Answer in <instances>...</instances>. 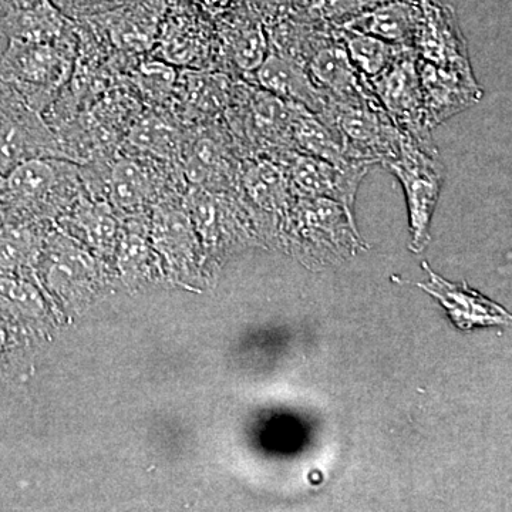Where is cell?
Here are the masks:
<instances>
[{
	"label": "cell",
	"instance_id": "obj_1",
	"mask_svg": "<svg viewBox=\"0 0 512 512\" xmlns=\"http://www.w3.org/2000/svg\"><path fill=\"white\" fill-rule=\"evenodd\" d=\"M77 45V30L59 42L8 39L0 53V79L43 116L72 79Z\"/></svg>",
	"mask_w": 512,
	"mask_h": 512
},
{
	"label": "cell",
	"instance_id": "obj_2",
	"mask_svg": "<svg viewBox=\"0 0 512 512\" xmlns=\"http://www.w3.org/2000/svg\"><path fill=\"white\" fill-rule=\"evenodd\" d=\"M293 117V104L242 80L222 120L242 157L278 158L295 151Z\"/></svg>",
	"mask_w": 512,
	"mask_h": 512
},
{
	"label": "cell",
	"instance_id": "obj_3",
	"mask_svg": "<svg viewBox=\"0 0 512 512\" xmlns=\"http://www.w3.org/2000/svg\"><path fill=\"white\" fill-rule=\"evenodd\" d=\"M383 167L400 181L406 194L412 234L410 248L423 251L430 241L431 218L446 178L439 148L436 143H423L402 134L399 153Z\"/></svg>",
	"mask_w": 512,
	"mask_h": 512
},
{
	"label": "cell",
	"instance_id": "obj_4",
	"mask_svg": "<svg viewBox=\"0 0 512 512\" xmlns=\"http://www.w3.org/2000/svg\"><path fill=\"white\" fill-rule=\"evenodd\" d=\"M284 227L292 248L315 261L345 256L362 244L352 212L329 198H296Z\"/></svg>",
	"mask_w": 512,
	"mask_h": 512
},
{
	"label": "cell",
	"instance_id": "obj_5",
	"mask_svg": "<svg viewBox=\"0 0 512 512\" xmlns=\"http://www.w3.org/2000/svg\"><path fill=\"white\" fill-rule=\"evenodd\" d=\"M319 116L335 128L352 163L383 165L399 153L402 134L376 99L328 100Z\"/></svg>",
	"mask_w": 512,
	"mask_h": 512
},
{
	"label": "cell",
	"instance_id": "obj_6",
	"mask_svg": "<svg viewBox=\"0 0 512 512\" xmlns=\"http://www.w3.org/2000/svg\"><path fill=\"white\" fill-rule=\"evenodd\" d=\"M242 160L224 120L185 127L180 165L192 187L218 192L239 187Z\"/></svg>",
	"mask_w": 512,
	"mask_h": 512
},
{
	"label": "cell",
	"instance_id": "obj_7",
	"mask_svg": "<svg viewBox=\"0 0 512 512\" xmlns=\"http://www.w3.org/2000/svg\"><path fill=\"white\" fill-rule=\"evenodd\" d=\"M158 59L191 70H218L214 20L191 0H171L153 47Z\"/></svg>",
	"mask_w": 512,
	"mask_h": 512
},
{
	"label": "cell",
	"instance_id": "obj_8",
	"mask_svg": "<svg viewBox=\"0 0 512 512\" xmlns=\"http://www.w3.org/2000/svg\"><path fill=\"white\" fill-rule=\"evenodd\" d=\"M39 157H62L55 131L39 111L0 79V175Z\"/></svg>",
	"mask_w": 512,
	"mask_h": 512
},
{
	"label": "cell",
	"instance_id": "obj_9",
	"mask_svg": "<svg viewBox=\"0 0 512 512\" xmlns=\"http://www.w3.org/2000/svg\"><path fill=\"white\" fill-rule=\"evenodd\" d=\"M367 82L400 133L423 143H434L424 120L423 94L413 47H406L384 72Z\"/></svg>",
	"mask_w": 512,
	"mask_h": 512
},
{
	"label": "cell",
	"instance_id": "obj_10",
	"mask_svg": "<svg viewBox=\"0 0 512 512\" xmlns=\"http://www.w3.org/2000/svg\"><path fill=\"white\" fill-rule=\"evenodd\" d=\"M83 184L82 167L62 157L30 158L0 180V195L20 208L64 200Z\"/></svg>",
	"mask_w": 512,
	"mask_h": 512
},
{
	"label": "cell",
	"instance_id": "obj_11",
	"mask_svg": "<svg viewBox=\"0 0 512 512\" xmlns=\"http://www.w3.org/2000/svg\"><path fill=\"white\" fill-rule=\"evenodd\" d=\"M218 42V70L252 83V77L269 52L268 37L248 0L214 19Z\"/></svg>",
	"mask_w": 512,
	"mask_h": 512
},
{
	"label": "cell",
	"instance_id": "obj_12",
	"mask_svg": "<svg viewBox=\"0 0 512 512\" xmlns=\"http://www.w3.org/2000/svg\"><path fill=\"white\" fill-rule=\"evenodd\" d=\"M171 0H134L84 22L104 45L127 59L153 50Z\"/></svg>",
	"mask_w": 512,
	"mask_h": 512
},
{
	"label": "cell",
	"instance_id": "obj_13",
	"mask_svg": "<svg viewBox=\"0 0 512 512\" xmlns=\"http://www.w3.org/2000/svg\"><path fill=\"white\" fill-rule=\"evenodd\" d=\"M275 160L284 165L296 197L329 198L350 212L359 185L370 168L365 164H333L298 151H288Z\"/></svg>",
	"mask_w": 512,
	"mask_h": 512
},
{
	"label": "cell",
	"instance_id": "obj_14",
	"mask_svg": "<svg viewBox=\"0 0 512 512\" xmlns=\"http://www.w3.org/2000/svg\"><path fill=\"white\" fill-rule=\"evenodd\" d=\"M241 82L220 70L181 69L171 111L185 127L220 120L234 101Z\"/></svg>",
	"mask_w": 512,
	"mask_h": 512
},
{
	"label": "cell",
	"instance_id": "obj_15",
	"mask_svg": "<svg viewBox=\"0 0 512 512\" xmlns=\"http://www.w3.org/2000/svg\"><path fill=\"white\" fill-rule=\"evenodd\" d=\"M421 19L413 49L423 62L456 70L461 73H474L466 37L461 32L453 8L439 0H417Z\"/></svg>",
	"mask_w": 512,
	"mask_h": 512
},
{
	"label": "cell",
	"instance_id": "obj_16",
	"mask_svg": "<svg viewBox=\"0 0 512 512\" xmlns=\"http://www.w3.org/2000/svg\"><path fill=\"white\" fill-rule=\"evenodd\" d=\"M421 94H423L424 120L433 128L466 111L484 97L483 87L476 74L441 69L417 57Z\"/></svg>",
	"mask_w": 512,
	"mask_h": 512
},
{
	"label": "cell",
	"instance_id": "obj_17",
	"mask_svg": "<svg viewBox=\"0 0 512 512\" xmlns=\"http://www.w3.org/2000/svg\"><path fill=\"white\" fill-rule=\"evenodd\" d=\"M335 35V30H333ZM312 82L326 99L359 101L376 99L369 82L357 72L338 37L320 47L306 64Z\"/></svg>",
	"mask_w": 512,
	"mask_h": 512
},
{
	"label": "cell",
	"instance_id": "obj_18",
	"mask_svg": "<svg viewBox=\"0 0 512 512\" xmlns=\"http://www.w3.org/2000/svg\"><path fill=\"white\" fill-rule=\"evenodd\" d=\"M252 84L293 106L320 114L328 104L325 94L312 82L308 70L278 53L268 52L264 62L256 69Z\"/></svg>",
	"mask_w": 512,
	"mask_h": 512
},
{
	"label": "cell",
	"instance_id": "obj_19",
	"mask_svg": "<svg viewBox=\"0 0 512 512\" xmlns=\"http://www.w3.org/2000/svg\"><path fill=\"white\" fill-rule=\"evenodd\" d=\"M239 187L256 207L286 221L296 195L284 165L271 157H251L242 160Z\"/></svg>",
	"mask_w": 512,
	"mask_h": 512
},
{
	"label": "cell",
	"instance_id": "obj_20",
	"mask_svg": "<svg viewBox=\"0 0 512 512\" xmlns=\"http://www.w3.org/2000/svg\"><path fill=\"white\" fill-rule=\"evenodd\" d=\"M420 19L419 3L410 0H383L350 20L343 28L359 30L394 45L413 47Z\"/></svg>",
	"mask_w": 512,
	"mask_h": 512
},
{
	"label": "cell",
	"instance_id": "obj_21",
	"mask_svg": "<svg viewBox=\"0 0 512 512\" xmlns=\"http://www.w3.org/2000/svg\"><path fill=\"white\" fill-rule=\"evenodd\" d=\"M185 126L160 111L138 116L127 133L128 148L143 156L180 164Z\"/></svg>",
	"mask_w": 512,
	"mask_h": 512
},
{
	"label": "cell",
	"instance_id": "obj_22",
	"mask_svg": "<svg viewBox=\"0 0 512 512\" xmlns=\"http://www.w3.org/2000/svg\"><path fill=\"white\" fill-rule=\"evenodd\" d=\"M424 268L431 276V284L421 285L430 289L443 302L451 318L461 329H468L476 325H491V323H504L508 319L507 313L500 306L493 305L487 299L481 298L477 293L467 292L461 286L451 285L443 278L434 274L429 265Z\"/></svg>",
	"mask_w": 512,
	"mask_h": 512
},
{
	"label": "cell",
	"instance_id": "obj_23",
	"mask_svg": "<svg viewBox=\"0 0 512 512\" xmlns=\"http://www.w3.org/2000/svg\"><path fill=\"white\" fill-rule=\"evenodd\" d=\"M293 148L298 153L322 158L329 163L348 165L352 163L346 156L342 138L319 114L295 106L292 126ZM366 165V164H365Z\"/></svg>",
	"mask_w": 512,
	"mask_h": 512
},
{
	"label": "cell",
	"instance_id": "obj_24",
	"mask_svg": "<svg viewBox=\"0 0 512 512\" xmlns=\"http://www.w3.org/2000/svg\"><path fill=\"white\" fill-rule=\"evenodd\" d=\"M335 36L345 47L350 62L366 80L384 72L407 46L394 45L372 35L349 28L335 29Z\"/></svg>",
	"mask_w": 512,
	"mask_h": 512
},
{
	"label": "cell",
	"instance_id": "obj_25",
	"mask_svg": "<svg viewBox=\"0 0 512 512\" xmlns=\"http://www.w3.org/2000/svg\"><path fill=\"white\" fill-rule=\"evenodd\" d=\"M138 63L133 69V79L138 93L146 97L154 107H168L173 103L178 73L174 66L154 57Z\"/></svg>",
	"mask_w": 512,
	"mask_h": 512
},
{
	"label": "cell",
	"instance_id": "obj_26",
	"mask_svg": "<svg viewBox=\"0 0 512 512\" xmlns=\"http://www.w3.org/2000/svg\"><path fill=\"white\" fill-rule=\"evenodd\" d=\"M73 221L97 248H110L116 238V221L104 204L82 202L77 208Z\"/></svg>",
	"mask_w": 512,
	"mask_h": 512
},
{
	"label": "cell",
	"instance_id": "obj_27",
	"mask_svg": "<svg viewBox=\"0 0 512 512\" xmlns=\"http://www.w3.org/2000/svg\"><path fill=\"white\" fill-rule=\"evenodd\" d=\"M383 0H306L309 12L330 29L343 28Z\"/></svg>",
	"mask_w": 512,
	"mask_h": 512
},
{
	"label": "cell",
	"instance_id": "obj_28",
	"mask_svg": "<svg viewBox=\"0 0 512 512\" xmlns=\"http://www.w3.org/2000/svg\"><path fill=\"white\" fill-rule=\"evenodd\" d=\"M35 234L23 225L0 227V266L5 269L25 264L35 249Z\"/></svg>",
	"mask_w": 512,
	"mask_h": 512
},
{
	"label": "cell",
	"instance_id": "obj_29",
	"mask_svg": "<svg viewBox=\"0 0 512 512\" xmlns=\"http://www.w3.org/2000/svg\"><path fill=\"white\" fill-rule=\"evenodd\" d=\"M50 2L66 18L79 22V20L104 15L134 0H50Z\"/></svg>",
	"mask_w": 512,
	"mask_h": 512
},
{
	"label": "cell",
	"instance_id": "obj_30",
	"mask_svg": "<svg viewBox=\"0 0 512 512\" xmlns=\"http://www.w3.org/2000/svg\"><path fill=\"white\" fill-rule=\"evenodd\" d=\"M202 13L211 18L217 19L218 16L224 15L229 10L237 8L242 0H191Z\"/></svg>",
	"mask_w": 512,
	"mask_h": 512
},
{
	"label": "cell",
	"instance_id": "obj_31",
	"mask_svg": "<svg viewBox=\"0 0 512 512\" xmlns=\"http://www.w3.org/2000/svg\"><path fill=\"white\" fill-rule=\"evenodd\" d=\"M410 2H417V0H410Z\"/></svg>",
	"mask_w": 512,
	"mask_h": 512
}]
</instances>
